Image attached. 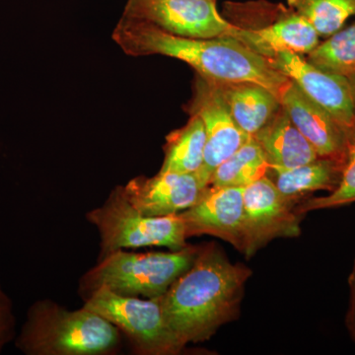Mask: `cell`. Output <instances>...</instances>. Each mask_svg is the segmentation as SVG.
Segmentation results:
<instances>
[{
    "label": "cell",
    "instance_id": "9",
    "mask_svg": "<svg viewBox=\"0 0 355 355\" xmlns=\"http://www.w3.org/2000/svg\"><path fill=\"white\" fill-rule=\"evenodd\" d=\"M249 251L247 258L277 238L298 237L302 214L268 176L243 188Z\"/></svg>",
    "mask_w": 355,
    "mask_h": 355
},
{
    "label": "cell",
    "instance_id": "1",
    "mask_svg": "<svg viewBox=\"0 0 355 355\" xmlns=\"http://www.w3.org/2000/svg\"><path fill=\"white\" fill-rule=\"evenodd\" d=\"M252 272L216 243L202 245L193 265L158 297L169 328L184 347L209 340L239 316Z\"/></svg>",
    "mask_w": 355,
    "mask_h": 355
},
{
    "label": "cell",
    "instance_id": "13",
    "mask_svg": "<svg viewBox=\"0 0 355 355\" xmlns=\"http://www.w3.org/2000/svg\"><path fill=\"white\" fill-rule=\"evenodd\" d=\"M280 104L319 157L347 162L350 142L343 128L291 80Z\"/></svg>",
    "mask_w": 355,
    "mask_h": 355
},
{
    "label": "cell",
    "instance_id": "14",
    "mask_svg": "<svg viewBox=\"0 0 355 355\" xmlns=\"http://www.w3.org/2000/svg\"><path fill=\"white\" fill-rule=\"evenodd\" d=\"M234 39L266 58L282 51L309 55L320 44L312 25L291 8L284 9L282 17L263 28L240 27Z\"/></svg>",
    "mask_w": 355,
    "mask_h": 355
},
{
    "label": "cell",
    "instance_id": "25",
    "mask_svg": "<svg viewBox=\"0 0 355 355\" xmlns=\"http://www.w3.org/2000/svg\"><path fill=\"white\" fill-rule=\"evenodd\" d=\"M349 80L350 94H352V105H354V110L355 114V71L354 73L347 77Z\"/></svg>",
    "mask_w": 355,
    "mask_h": 355
},
{
    "label": "cell",
    "instance_id": "24",
    "mask_svg": "<svg viewBox=\"0 0 355 355\" xmlns=\"http://www.w3.org/2000/svg\"><path fill=\"white\" fill-rule=\"evenodd\" d=\"M349 305L345 317V324L352 340L355 343V260L349 277Z\"/></svg>",
    "mask_w": 355,
    "mask_h": 355
},
{
    "label": "cell",
    "instance_id": "18",
    "mask_svg": "<svg viewBox=\"0 0 355 355\" xmlns=\"http://www.w3.org/2000/svg\"><path fill=\"white\" fill-rule=\"evenodd\" d=\"M205 142L202 120L196 114H190L186 125L166 137L164 160L160 171L197 173L202 166Z\"/></svg>",
    "mask_w": 355,
    "mask_h": 355
},
{
    "label": "cell",
    "instance_id": "10",
    "mask_svg": "<svg viewBox=\"0 0 355 355\" xmlns=\"http://www.w3.org/2000/svg\"><path fill=\"white\" fill-rule=\"evenodd\" d=\"M266 60L330 114L347 135L350 146L355 144V114L347 77L318 69L302 55L291 51Z\"/></svg>",
    "mask_w": 355,
    "mask_h": 355
},
{
    "label": "cell",
    "instance_id": "12",
    "mask_svg": "<svg viewBox=\"0 0 355 355\" xmlns=\"http://www.w3.org/2000/svg\"><path fill=\"white\" fill-rule=\"evenodd\" d=\"M123 189L130 202L142 214L162 217L190 209L207 188L196 173L159 171L153 177L132 178Z\"/></svg>",
    "mask_w": 355,
    "mask_h": 355
},
{
    "label": "cell",
    "instance_id": "23",
    "mask_svg": "<svg viewBox=\"0 0 355 355\" xmlns=\"http://www.w3.org/2000/svg\"><path fill=\"white\" fill-rule=\"evenodd\" d=\"M15 327L12 301L0 286V352L15 338Z\"/></svg>",
    "mask_w": 355,
    "mask_h": 355
},
{
    "label": "cell",
    "instance_id": "21",
    "mask_svg": "<svg viewBox=\"0 0 355 355\" xmlns=\"http://www.w3.org/2000/svg\"><path fill=\"white\" fill-rule=\"evenodd\" d=\"M308 62L330 73L347 77L355 71V21L318 44Z\"/></svg>",
    "mask_w": 355,
    "mask_h": 355
},
{
    "label": "cell",
    "instance_id": "26",
    "mask_svg": "<svg viewBox=\"0 0 355 355\" xmlns=\"http://www.w3.org/2000/svg\"><path fill=\"white\" fill-rule=\"evenodd\" d=\"M214 1H216V0H214Z\"/></svg>",
    "mask_w": 355,
    "mask_h": 355
},
{
    "label": "cell",
    "instance_id": "16",
    "mask_svg": "<svg viewBox=\"0 0 355 355\" xmlns=\"http://www.w3.org/2000/svg\"><path fill=\"white\" fill-rule=\"evenodd\" d=\"M216 83L236 123L250 137H254L282 106L272 93L259 84Z\"/></svg>",
    "mask_w": 355,
    "mask_h": 355
},
{
    "label": "cell",
    "instance_id": "22",
    "mask_svg": "<svg viewBox=\"0 0 355 355\" xmlns=\"http://www.w3.org/2000/svg\"><path fill=\"white\" fill-rule=\"evenodd\" d=\"M355 202V144L350 146L342 180L335 190L324 197L301 200L296 205L298 214L305 216L313 210L335 209Z\"/></svg>",
    "mask_w": 355,
    "mask_h": 355
},
{
    "label": "cell",
    "instance_id": "2",
    "mask_svg": "<svg viewBox=\"0 0 355 355\" xmlns=\"http://www.w3.org/2000/svg\"><path fill=\"white\" fill-rule=\"evenodd\" d=\"M112 39L133 58L164 55L190 65L205 78L218 83H251L263 86L277 99L291 85L288 77L268 60L232 37L195 39L177 36L157 26L121 15Z\"/></svg>",
    "mask_w": 355,
    "mask_h": 355
},
{
    "label": "cell",
    "instance_id": "6",
    "mask_svg": "<svg viewBox=\"0 0 355 355\" xmlns=\"http://www.w3.org/2000/svg\"><path fill=\"white\" fill-rule=\"evenodd\" d=\"M83 307L116 327L135 354L176 355L184 349L166 323L158 298L128 297L102 287L84 299Z\"/></svg>",
    "mask_w": 355,
    "mask_h": 355
},
{
    "label": "cell",
    "instance_id": "8",
    "mask_svg": "<svg viewBox=\"0 0 355 355\" xmlns=\"http://www.w3.org/2000/svg\"><path fill=\"white\" fill-rule=\"evenodd\" d=\"M123 15L186 38H234L239 29L222 17L214 0H127Z\"/></svg>",
    "mask_w": 355,
    "mask_h": 355
},
{
    "label": "cell",
    "instance_id": "3",
    "mask_svg": "<svg viewBox=\"0 0 355 355\" xmlns=\"http://www.w3.org/2000/svg\"><path fill=\"white\" fill-rule=\"evenodd\" d=\"M121 336L93 311L67 310L44 299L30 306L15 345L27 355H110L120 352Z\"/></svg>",
    "mask_w": 355,
    "mask_h": 355
},
{
    "label": "cell",
    "instance_id": "4",
    "mask_svg": "<svg viewBox=\"0 0 355 355\" xmlns=\"http://www.w3.org/2000/svg\"><path fill=\"white\" fill-rule=\"evenodd\" d=\"M198 249L188 245L170 252L119 250L98 260L81 277L79 291L84 299L102 287L128 297H160L193 265Z\"/></svg>",
    "mask_w": 355,
    "mask_h": 355
},
{
    "label": "cell",
    "instance_id": "11",
    "mask_svg": "<svg viewBox=\"0 0 355 355\" xmlns=\"http://www.w3.org/2000/svg\"><path fill=\"white\" fill-rule=\"evenodd\" d=\"M187 236L210 235L248 256L249 243L243 188L207 187L197 202L179 214Z\"/></svg>",
    "mask_w": 355,
    "mask_h": 355
},
{
    "label": "cell",
    "instance_id": "5",
    "mask_svg": "<svg viewBox=\"0 0 355 355\" xmlns=\"http://www.w3.org/2000/svg\"><path fill=\"white\" fill-rule=\"evenodd\" d=\"M86 219L99 231V259L119 250L166 247L175 251L189 245L184 221L179 214L144 216L125 197L123 186H116L101 207L86 214Z\"/></svg>",
    "mask_w": 355,
    "mask_h": 355
},
{
    "label": "cell",
    "instance_id": "15",
    "mask_svg": "<svg viewBox=\"0 0 355 355\" xmlns=\"http://www.w3.org/2000/svg\"><path fill=\"white\" fill-rule=\"evenodd\" d=\"M253 137L265 153L270 171L292 169L319 157L282 106Z\"/></svg>",
    "mask_w": 355,
    "mask_h": 355
},
{
    "label": "cell",
    "instance_id": "20",
    "mask_svg": "<svg viewBox=\"0 0 355 355\" xmlns=\"http://www.w3.org/2000/svg\"><path fill=\"white\" fill-rule=\"evenodd\" d=\"M289 8L302 16L319 37L329 38L355 16V0H286Z\"/></svg>",
    "mask_w": 355,
    "mask_h": 355
},
{
    "label": "cell",
    "instance_id": "7",
    "mask_svg": "<svg viewBox=\"0 0 355 355\" xmlns=\"http://www.w3.org/2000/svg\"><path fill=\"white\" fill-rule=\"evenodd\" d=\"M187 107L188 113L200 116L205 125L207 142L203 163L196 174L207 188L217 167L252 137L236 123L216 81L197 74L193 97Z\"/></svg>",
    "mask_w": 355,
    "mask_h": 355
},
{
    "label": "cell",
    "instance_id": "19",
    "mask_svg": "<svg viewBox=\"0 0 355 355\" xmlns=\"http://www.w3.org/2000/svg\"><path fill=\"white\" fill-rule=\"evenodd\" d=\"M270 171V165L265 153L258 141L252 137L217 167L209 186L214 188H245L266 176Z\"/></svg>",
    "mask_w": 355,
    "mask_h": 355
},
{
    "label": "cell",
    "instance_id": "17",
    "mask_svg": "<svg viewBox=\"0 0 355 355\" xmlns=\"http://www.w3.org/2000/svg\"><path fill=\"white\" fill-rule=\"evenodd\" d=\"M347 162L318 157L304 165L288 170L272 171L275 184L286 197L300 202L308 193L316 191H333L342 180Z\"/></svg>",
    "mask_w": 355,
    "mask_h": 355
}]
</instances>
